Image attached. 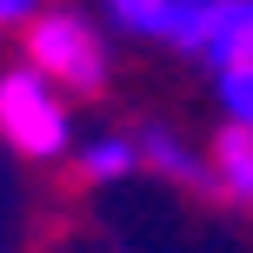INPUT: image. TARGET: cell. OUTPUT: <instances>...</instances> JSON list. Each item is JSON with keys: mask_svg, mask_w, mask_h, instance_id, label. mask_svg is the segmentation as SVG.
I'll return each instance as SVG.
<instances>
[{"mask_svg": "<svg viewBox=\"0 0 253 253\" xmlns=\"http://www.w3.org/2000/svg\"><path fill=\"white\" fill-rule=\"evenodd\" d=\"M0 133L20 153H34V160H53V153L67 147V107H60L53 80L40 74L34 60L13 67V74H0Z\"/></svg>", "mask_w": 253, "mask_h": 253, "instance_id": "6da1fadb", "label": "cell"}, {"mask_svg": "<svg viewBox=\"0 0 253 253\" xmlns=\"http://www.w3.org/2000/svg\"><path fill=\"white\" fill-rule=\"evenodd\" d=\"M200 60L213 67V74H240V67H253V0H213V7H207Z\"/></svg>", "mask_w": 253, "mask_h": 253, "instance_id": "3957f363", "label": "cell"}, {"mask_svg": "<svg viewBox=\"0 0 253 253\" xmlns=\"http://www.w3.org/2000/svg\"><path fill=\"white\" fill-rule=\"evenodd\" d=\"M220 107H227V120L253 126V67H240V74H220Z\"/></svg>", "mask_w": 253, "mask_h": 253, "instance_id": "8992f818", "label": "cell"}, {"mask_svg": "<svg viewBox=\"0 0 253 253\" xmlns=\"http://www.w3.org/2000/svg\"><path fill=\"white\" fill-rule=\"evenodd\" d=\"M7 20H34V0H0V27Z\"/></svg>", "mask_w": 253, "mask_h": 253, "instance_id": "ba28073f", "label": "cell"}, {"mask_svg": "<svg viewBox=\"0 0 253 253\" xmlns=\"http://www.w3.org/2000/svg\"><path fill=\"white\" fill-rule=\"evenodd\" d=\"M213 173H220V187H227L233 200H253V126H240V120L220 126V140H213Z\"/></svg>", "mask_w": 253, "mask_h": 253, "instance_id": "277c9868", "label": "cell"}, {"mask_svg": "<svg viewBox=\"0 0 253 253\" xmlns=\"http://www.w3.org/2000/svg\"><path fill=\"white\" fill-rule=\"evenodd\" d=\"M107 13H114L126 34H167V13H173V0H107Z\"/></svg>", "mask_w": 253, "mask_h": 253, "instance_id": "5b68a950", "label": "cell"}, {"mask_svg": "<svg viewBox=\"0 0 253 253\" xmlns=\"http://www.w3.org/2000/svg\"><path fill=\"white\" fill-rule=\"evenodd\" d=\"M133 167V147L126 140H100V147H87V173L93 180H114V173H126Z\"/></svg>", "mask_w": 253, "mask_h": 253, "instance_id": "52a82bcc", "label": "cell"}, {"mask_svg": "<svg viewBox=\"0 0 253 253\" xmlns=\"http://www.w3.org/2000/svg\"><path fill=\"white\" fill-rule=\"evenodd\" d=\"M27 60H34L53 87H74V93H93V87L107 80V47L93 40L87 20H74V13H47V20H34V34H27Z\"/></svg>", "mask_w": 253, "mask_h": 253, "instance_id": "7a4b0ae2", "label": "cell"}]
</instances>
